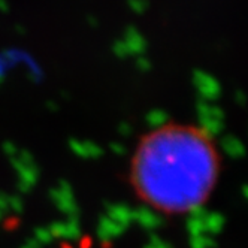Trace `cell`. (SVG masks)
<instances>
[{"instance_id":"6da1fadb","label":"cell","mask_w":248,"mask_h":248,"mask_svg":"<svg viewBox=\"0 0 248 248\" xmlns=\"http://www.w3.org/2000/svg\"><path fill=\"white\" fill-rule=\"evenodd\" d=\"M218 154L198 127L165 124L140 138L129 166L135 196L151 209L180 216L201 206L218 176Z\"/></svg>"}]
</instances>
